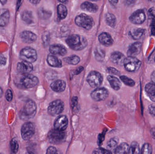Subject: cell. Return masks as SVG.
Instances as JSON below:
<instances>
[{
  "mask_svg": "<svg viewBox=\"0 0 155 154\" xmlns=\"http://www.w3.org/2000/svg\"><path fill=\"white\" fill-rule=\"evenodd\" d=\"M66 42L69 47L75 51L83 49L87 44L86 39L78 34H72L69 36L66 39Z\"/></svg>",
  "mask_w": 155,
  "mask_h": 154,
  "instance_id": "1",
  "label": "cell"
},
{
  "mask_svg": "<svg viewBox=\"0 0 155 154\" xmlns=\"http://www.w3.org/2000/svg\"><path fill=\"white\" fill-rule=\"evenodd\" d=\"M99 42L105 46H110L114 42L111 35L107 33H102L98 36Z\"/></svg>",
  "mask_w": 155,
  "mask_h": 154,
  "instance_id": "21",
  "label": "cell"
},
{
  "mask_svg": "<svg viewBox=\"0 0 155 154\" xmlns=\"http://www.w3.org/2000/svg\"><path fill=\"white\" fill-rule=\"evenodd\" d=\"M22 19L28 24H31L33 22L32 14L30 11H25L22 14Z\"/></svg>",
  "mask_w": 155,
  "mask_h": 154,
  "instance_id": "30",
  "label": "cell"
},
{
  "mask_svg": "<svg viewBox=\"0 0 155 154\" xmlns=\"http://www.w3.org/2000/svg\"><path fill=\"white\" fill-rule=\"evenodd\" d=\"M130 21L136 24L143 23L146 20V15L144 11L138 10L132 14L129 18Z\"/></svg>",
  "mask_w": 155,
  "mask_h": 154,
  "instance_id": "12",
  "label": "cell"
},
{
  "mask_svg": "<svg viewBox=\"0 0 155 154\" xmlns=\"http://www.w3.org/2000/svg\"><path fill=\"white\" fill-rule=\"evenodd\" d=\"M6 62V59L5 57L0 54V66L5 65Z\"/></svg>",
  "mask_w": 155,
  "mask_h": 154,
  "instance_id": "47",
  "label": "cell"
},
{
  "mask_svg": "<svg viewBox=\"0 0 155 154\" xmlns=\"http://www.w3.org/2000/svg\"><path fill=\"white\" fill-rule=\"evenodd\" d=\"M145 30L141 28H135L131 30L130 34L131 37L135 40L139 39L143 36Z\"/></svg>",
  "mask_w": 155,
  "mask_h": 154,
  "instance_id": "27",
  "label": "cell"
},
{
  "mask_svg": "<svg viewBox=\"0 0 155 154\" xmlns=\"http://www.w3.org/2000/svg\"><path fill=\"white\" fill-rule=\"evenodd\" d=\"M87 80L90 86L93 88H97L102 84L103 77L99 72L97 71H92L87 76Z\"/></svg>",
  "mask_w": 155,
  "mask_h": 154,
  "instance_id": "9",
  "label": "cell"
},
{
  "mask_svg": "<svg viewBox=\"0 0 155 154\" xmlns=\"http://www.w3.org/2000/svg\"><path fill=\"white\" fill-rule=\"evenodd\" d=\"M20 58L23 61L33 63L37 59V53L35 50L30 47H26L21 50Z\"/></svg>",
  "mask_w": 155,
  "mask_h": 154,
  "instance_id": "6",
  "label": "cell"
},
{
  "mask_svg": "<svg viewBox=\"0 0 155 154\" xmlns=\"http://www.w3.org/2000/svg\"><path fill=\"white\" fill-rule=\"evenodd\" d=\"M17 71L21 74L26 75L29 74L32 71L33 67L31 62L23 61L17 64Z\"/></svg>",
  "mask_w": 155,
  "mask_h": 154,
  "instance_id": "13",
  "label": "cell"
},
{
  "mask_svg": "<svg viewBox=\"0 0 155 154\" xmlns=\"http://www.w3.org/2000/svg\"><path fill=\"white\" fill-rule=\"evenodd\" d=\"M81 8L84 11L90 12H96L98 10V6L94 4L85 2L81 5Z\"/></svg>",
  "mask_w": 155,
  "mask_h": 154,
  "instance_id": "23",
  "label": "cell"
},
{
  "mask_svg": "<svg viewBox=\"0 0 155 154\" xmlns=\"http://www.w3.org/2000/svg\"><path fill=\"white\" fill-rule=\"evenodd\" d=\"M58 1L62 3H65L68 0H58Z\"/></svg>",
  "mask_w": 155,
  "mask_h": 154,
  "instance_id": "56",
  "label": "cell"
},
{
  "mask_svg": "<svg viewBox=\"0 0 155 154\" xmlns=\"http://www.w3.org/2000/svg\"><path fill=\"white\" fill-rule=\"evenodd\" d=\"M84 70V68L82 67H80L77 69V70L76 71V74H79L82 71Z\"/></svg>",
  "mask_w": 155,
  "mask_h": 154,
  "instance_id": "52",
  "label": "cell"
},
{
  "mask_svg": "<svg viewBox=\"0 0 155 154\" xmlns=\"http://www.w3.org/2000/svg\"><path fill=\"white\" fill-rule=\"evenodd\" d=\"M108 1L111 4L114 5H116L118 2V0H108Z\"/></svg>",
  "mask_w": 155,
  "mask_h": 154,
  "instance_id": "51",
  "label": "cell"
},
{
  "mask_svg": "<svg viewBox=\"0 0 155 154\" xmlns=\"http://www.w3.org/2000/svg\"><path fill=\"white\" fill-rule=\"evenodd\" d=\"M142 43L140 42H136L133 43L129 47L127 52V54L129 57H135L139 54L141 50Z\"/></svg>",
  "mask_w": 155,
  "mask_h": 154,
  "instance_id": "17",
  "label": "cell"
},
{
  "mask_svg": "<svg viewBox=\"0 0 155 154\" xmlns=\"http://www.w3.org/2000/svg\"><path fill=\"white\" fill-rule=\"evenodd\" d=\"M137 0H124V2L126 5L129 7H132L134 5Z\"/></svg>",
  "mask_w": 155,
  "mask_h": 154,
  "instance_id": "44",
  "label": "cell"
},
{
  "mask_svg": "<svg viewBox=\"0 0 155 154\" xmlns=\"http://www.w3.org/2000/svg\"><path fill=\"white\" fill-rule=\"evenodd\" d=\"M47 61L48 64L53 68H61L62 66L61 61L54 56L53 54L48 55Z\"/></svg>",
  "mask_w": 155,
  "mask_h": 154,
  "instance_id": "22",
  "label": "cell"
},
{
  "mask_svg": "<svg viewBox=\"0 0 155 154\" xmlns=\"http://www.w3.org/2000/svg\"><path fill=\"white\" fill-rule=\"evenodd\" d=\"M57 13L59 19L61 20L65 19L68 14L66 6L64 5H59L57 7Z\"/></svg>",
  "mask_w": 155,
  "mask_h": 154,
  "instance_id": "28",
  "label": "cell"
},
{
  "mask_svg": "<svg viewBox=\"0 0 155 154\" xmlns=\"http://www.w3.org/2000/svg\"><path fill=\"white\" fill-rule=\"evenodd\" d=\"M5 98L8 101H11L13 98L12 92L11 90L8 89L5 93Z\"/></svg>",
  "mask_w": 155,
  "mask_h": 154,
  "instance_id": "41",
  "label": "cell"
},
{
  "mask_svg": "<svg viewBox=\"0 0 155 154\" xmlns=\"http://www.w3.org/2000/svg\"><path fill=\"white\" fill-rule=\"evenodd\" d=\"M93 154H111L112 152L110 151L105 150L102 148H98L96 149L94 152Z\"/></svg>",
  "mask_w": 155,
  "mask_h": 154,
  "instance_id": "40",
  "label": "cell"
},
{
  "mask_svg": "<svg viewBox=\"0 0 155 154\" xmlns=\"http://www.w3.org/2000/svg\"><path fill=\"white\" fill-rule=\"evenodd\" d=\"M35 133V127L31 122L25 123L21 128V135L24 140H29L33 136Z\"/></svg>",
  "mask_w": 155,
  "mask_h": 154,
  "instance_id": "10",
  "label": "cell"
},
{
  "mask_svg": "<svg viewBox=\"0 0 155 154\" xmlns=\"http://www.w3.org/2000/svg\"><path fill=\"white\" fill-rule=\"evenodd\" d=\"M49 142L54 145H58L63 143L66 138V134L64 131L58 129H52L48 133Z\"/></svg>",
  "mask_w": 155,
  "mask_h": 154,
  "instance_id": "3",
  "label": "cell"
},
{
  "mask_svg": "<svg viewBox=\"0 0 155 154\" xmlns=\"http://www.w3.org/2000/svg\"><path fill=\"white\" fill-rule=\"evenodd\" d=\"M150 19L151 20V32H152V33L153 34H155V16L154 17H150Z\"/></svg>",
  "mask_w": 155,
  "mask_h": 154,
  "instance_id": "42",
  "label": "cell"
},
{
  "mask_svg": "<svg viewBox=\"0 0 155 154\" xmlns=\"http://www.w3.org/2000/svg\"><path fill=\"white\" fill-rule=\"evenodd\" d=\"M149 111L151 115L155 116V104L150 105L149 107Z\"/></svg>",
  "mask_w": 155,
  "mask_h": 154,
  "instance_id": "46",
  "label": "cell"
},
{
  "mask_svg": "<svg viewBox=\"0 0 155 154\" xmlns=\"http://www.w3.org/2000/svg\"><path fill=\"white\" fill-rule=\"evenodd\" d=\"M129 147L126 143H123L116 148L115 153L124 154L129 153Z\"/></svg>",
  "mask_w": 155,
  "mask_h": 154,
  "instance_id": "26",
  "label": "cell"
},
{
  "mask_svg": "<svg viewBox=\"0 0 155 154\" xmlns=\"http://www.w3.org/2000/svg\"><path fill=\"white\" fill-rule=\"evenodd\" d=\"M120 79L127 86H134L135 83L134 81L132 79L126 77V76H122L120 77Z\"/></svg>",
  "mask_w": 155,
  "mask_h": 154,
  "instance_id": "34",
  "label": "cell"
},
{
  "mask_svg": "<svg viewBox=\"0 0 155 154\" xmlns=\"http://www.w3.org/2000/svg\"><path fill=\"white\" fill-rule=\"evenodd\" d=\"M64 61L68 64L76 65L80 62V58L76 55H73L71 57L64 58Z\"/></svg>",
  "mask_w": 155,
  "mask_h": 154,
  "instance_id": "31",
  "label": "cell"
},
{
  "mask_svg": "<svg viewBox=\"0 0 155 154\" xmlns=\"http://www.w3.org/2000/svg\"><path fill=\"white\" fill-rule=\"evenodd\" d=\"M71 107L74 111H76L78 108V100L77 97L73 98L71 101Z\"/></svg>",
  "mask_w": 155,
  "mask_h": 154,
  "instance_id": "39",
  "label": "cell"
},
{
  "mask_svg": "<svg viewBox=\"0 0 155 154\" xmlns=\"http://www.w3.org/2000/svg\"><path fill=\"white\" fill-rule=\"evenodd\" d=\"M10 12L6 9H0V27H5L9 23Z\"/></svg>",
  "mask_w": 155,
  "mask_h": 154,
  "instance_id": "18",
  "label": "cell"
},
{
  "mask_svg": "<svg viewBox=\"0 0 155 154\" xmlns=\"http://www.w3.org/2000/svg\"><path fill=\"white\" fill-rule=\"evenodd\" d=\"M151 80L153 81V83L155 84V71L152 73L151 75Z\"/></svg>",
  "mask_w": 155,
  "mask_h": 154,
  "instance_id": "49",
  "label": "cell"
},
{
  "mask_svg": "<svg viewBox=\"0 0 155 154\" xmlns=\"http://www.w3.org/2000/svg\"><path fill=\"white\" fill-rule=\"evenodd\" d=\"M151 133H152V136L155 138V128L152 129Z\"/></svg>",
  "mask_w": 155,
  "mask_h": 154,
  "instance_id": "54",
  "label": "cell"
},
{
  "mask_svg": "<svg viewBox=\"0 0 155 154\" xmlns=\"http://www.w3.org/2000/svg\"><path fill=\"white\" fill-rule=\"evenodd\" d=\"M37 107L35 102L32 100L26 101L20 112V117L24 120H28L35 116Z\"/></svg>",
  "mask_w": 155,
  "mask_h": 154,
  "instance_id": "2",
  "label": "cell"
},
{
  "mask_svg": "<svg viewBox=\"0 0 155 154\" xmlns=\"http://www.w3.org/2000/svg\"><path fill=\"white\" fill-rule=\"evenodd\" d=\"M22 40L25 43H31L34 42L37 39V36L30 31H24L20 34Z\"/></svg>",
  "mask_w": 155,
  "mask_h": 154,
  "instance_id": "15",
  "label": "cell"
},
{
  "mask_svg": "<svg viewBox=\"0 0 155 154\" xmlns=\"http://www.w3.org/2000/svg\"><path fill=\"white\" fill-rule=\"evenodd\" d=\"M145 90L150 99L155 102V84L149 83L147 84Z\"/></svg>",
  "mask_w": 155,
  "mask_h": 154,
  "instance_id": "25",
  "label": "cell"
},
{
  "mask_svg": "<svg viewBox=\"0 0 155 154\" xmlns=\"http://www.w3.org/2000/svg\"><path fill=\"white\" fill-rule=\"evenodd\" d=\"M64 106V103L62 100L60 99L54 100L48 106V114L52 116L58 115L62 113Z\"/></svg>",
  "mask_w": 155,
  "mask_h": 154,
  "instance_id": "7",
  "label": "cell"
},
{
  "mask_svg": "<svg viewBox=\"0 0 155 154\" xmlns=\"http://www.w3.org/2000/svg\"><path fill=\"white\" fill-rule=\"evenodd\" d=\"M50 51L54 55L63 56L66 55L67 50L65 47L60 44H53L50 47Z\"/></svg>",
  "mask_w": 155,
  "mask_h": 154,
  "instance_id": "16",
  "label": "cell"
},
{
  "mask_svg": "<svg viewBox=\"0 0 155 154\" xmlns=\"http://www.w3.org/2000/svg\"><path fill=\"white\" fill-rule=\"evenodd\" d=\"M105 19L107 24L111 27H114L116 25V18L115 16L113 14L108 13L106 14L105 16Z\"/></svg>",
  "mask_w": 155,
  "mask_h": 154,
  "instance_id": "29",
  "label": "cell"
},
{
  "mask_svg": "<svg viewBox=\"0 0 155 154\" xmlns=\"http://www.w3.org/2000/svg\"><path fill=\"white\" fill-rule=\"evenodd\" d=\"M10 148L12 153L15 154L17 152L19 149V144L18 142L15 139H12L10 143Z\"/></svg>",
  "mask_w": 155,
  "mask_h": 154,
  "instance_id": "35",
  "label": "cell"
},
{
  "mask_svg": "<svg viewBox=\"0 0 155 154\" xmlns=\"http://www.w3.org/2000/svg\"><path fill=\"white\" fill-rule=\"evenodd\" d=\"M39 14L42 19H48L51 16V13L48 11L44 10L43 9H41L39 11Z\"/></svg>",
  "mask_w": 155,
  "mask_h": 154,
  "instance_id": "37",
  "label": "cell"
},
{
  "mask_svg": "<svg viewBox=\"0 0 155 154\" xmlns=\"http://www.w3.org/2000/svg\"></svg>",
  "mask_w": 155,
  "mask_h": 154,
  "instance_id": "58",
  "label": "cell"
},
{
  "mask_svg": "<svg viewBox=\"0 0 155 154\" xmlns=\"http://www.w3.org/2000/svg\"><path fill=\"white\" fill-rule=\"evenodd\" d=\"M21 79V86L24 89H30L35 86L39 83V80L35 76L31 74H26Z\"/></svg>",
  "mask_w": 155,
  "mask_h": 154,
  "instance_id": "8",
  "label": "cell"
},
{
  "mask_svg": "<svg viewBox=\"0 0 155 154\" xmlns=\"http://www.w3.org/2000/svg\"><path fill=\"white\" fill-rule=\"evenodd\" d=\"M126 58L124 55L119 52H115L111 54L110 59L112 62L118 65H124Z\"/></svg>",
  "mask_w": 155,
  "mask_h": 154,
  "instance_id": "20",
  "label": "cell"
},
{
  "mask_svg": "<svg viewBox=\"0 0 155 154\" xmlns=\"http://www.w3.org/2000/svg\"><path fill=\"white\" fill-rule=\"evenodd\" d=\"M107 71L108 73L114 74V75H118L120 73L118 70L114 68H112V67H109V68H107Z\"/></svg>",
  "mask_w": 155,
  "mask_h": 154,
  "instance_id": "43",
  "label": "cell"
},
{
  "mask_svg": "<svg viewBox=\"0 0 155 154\" xmlns=\"http://www.w3.org/2000/svg\"><path fill=\"white\" fill-rule=\"evenodd\" d=\"M152 153V147L149 143H146L143 146L140 153L143 154H151Z\"/></svg>",
  "mask_w": 155,
  "mask_h": 154,
  "instance_id": "36",
  "label": "cell"
},
{
  "mask_svg": "<svg viewBox=\"0 0 155 154\" xmlns=\"http://www.w3.org/2000/svg\"><path fill=\"white\" fill-rule=\"evenodd\" d=\"M91 1H100V0H91Z\"/></svg>",
  "mask_w": 155,
  "mask_h": 154,
  "instance_id": "57",
  "label": "cell"
},
{
  "mask_svg": "<svg viewBox=\"0 0 155 154\" xmlns=\"http://www.w3.org/2000/svg\"><path fill=\"white\" fill-rule=\"evenodd\" d=\"M118 140L117 137H114L109 140L107 143V147L110 149L116 148L118 143Z\"/></svg>",
  "mask_w": 155,
  "mask_h": 154,
  "instance_id": "38",
  "label": "cell"
},
{
  "mask_svg": "<svg viewBox=\"0 0 155 154\" xmlns=\"http://www.w3.org/2000/svg\"><path fill=\"white\" fill-rule=\"evenodd\" d=\"M66 85L65 81L61 80H58L52 82L51 84V87L53 91L60 93L65 90Z\"/></svg>",
  "mask_w": 155,
  "mask_h": 154,
  "instance_id": "19",
  "label": "cell"
},
{
  "mask_svg": "<svg viewBox=\"0 0 155 154\" xmlns=\"http://www.w3.org/2000/svg\"><path fill=\"white\" fill-rule=\"evenodd\" d=\"M107 79L113 89L116 90L120 89L121 86V83L118 79L114 76L109 75L107 76Z\"/></svg>",
  "mask_w": 155,
  "mask_h": 154,
  "instance_id": "24",
  "label": "cell"
},
{
  "mask_svg": "<svg viewBox=\"0 0 155 154\" xmlns=\"http://www.w3.org/2000/svg\"><path fill=\"white\" fill-rule=\"evenodd\" d=\"M41 0H29L30 2L33 4L37 5L40 3Z\"/></svg>",
  "mask_w": 155,
  "mask_h": 154,
  "instance_id": "50",
  "label": "cell"
},
{
  "mask_svg": "<svg viewBox=\"0 0 155 154\" xmlns=\"http://www.w3.org/2000/svg\"><path fill=\"white\" fill-rule=\"evenodd\" d=\"M91 96L95 101H103L108 97V91L105 88L97 87L92 91Z\"/></svg>",
  "mask_w": 155,
  "mask_h": 154,
  "instance_id": "11",
  "label": "cell"
},
{
  "mask_svg": "<svg viewBox=\"0 0 155 154\" xmlns=\"http://www.w3.org/2000/svg\"><path fill=\"white\" fill-rule=\"evenodd\" d=\"M3 95V90H2V89L0 87V98L2 97V96Z\"/></svg>",
  "mask_w": 155,
  "mask_h": 154,
  "instance_id": "55",
  "label": "cell"
},
{
  "mask_svg": "<svg viewBox=\"0 0 155 154\" xmlns=\"http://www.w3.org/2000/svg\"><path fill=\"white\" fill-rule=\"evenodd\" d=\"M7 1V0H0V2H1L3 5H4L6 4Z\"/></svg>",
  "mask_w": 155,
  "mask_h": 154,
  "instance_id": "53",
  "label": "cell"
},
{
  "mask_svg": "<svg viewBox=\"0 0 155 154\" xmlns=\"http://www.w3.org/2000/svg\"><path fill=\"white\" fill-rule=\"evenodd\" d=\"M68 125V119L65 115L59 117L54 123V127L55 129L61 131H64L67 128Z\"/></svg>",
  "mask_w": 155,
  "mask_h": 154,
  "instance_id": "14",
  "label": "cell"
},
{
  "mask_svg": "<svg viewBox=\"0 0 155 154\" xmlns=\"http://www.w3.org/2000/svg\"><path fill=\"white\" fill-rule=\"evenodd\" d=\"M94 55L97 60L102 61L104 59L105 52L100 48H96L95 50Z\"/></svg>",
  "mask_w": 155,
  "mask_h": 154,
  "instance_id": "32",
  "label": "cell"
},
{
  "mask_svg": "<svg viewBox=\"0 0 155 154\" xmlns=\"http://www.w3.org/2000/svg\"><path fill=\"white\" fill-rule=\"evenodd\" d=\"M46 153L48 154H55L57 153V150L55 147L50 146L48 148Z\"/></svg>",
  "mask_w": 155,
  "mask_h": 154,
  "instance_id": "45",
  "label": "cell"
},
{
  "mask_svg": "<svg viewBox=\"0 0 155 154\" xmlns=\"http://www.w3.org/2000/svg\"><path fill=\"white\" fill-rule=\"evenodd\" d=\"M141 61L136 57H129L126 58L124 61L125 68L129 72L137 71L141 67Z\"/></svg>",
  "mask_w": 155,
  "mask_h": 154,
  "instance_id": "5",
  "label": "cell"
},
{
  "mask_svg": "<svg viewBox=\"0 0 155 154\" xmlns=\"http://www.w3.org/2000/svg\"><path fill=\"white\" fill-rule=\"evenodd\" d=\"M129 153L136 154L140 153V147L137 143L134 142L132 143L131 146L129 147Z\"/></svg>",
  "mask_w": 155,
  "mask_h": 154,
  "instance_id": "33",
  "label": "cell"
},
{
  "mask_svg": "<svg viewBox=\"0 0 155 154\" xmlns=\"http://www.w3.org/2000/svg\"><path fill=\"white\" fill-rule=\"evenodd\" d=\"M76 25L87 30L92 29L94 25L93 18L85 14H81L78 15L75 19Z\"/></svg>",
  "mask_w": 155,
  "mask_h": 154,
  "instance_id": "4",
  "label": "cell"
},
{
  "mask_svg": "<svg viewBox=\"0 0 155 154\" xmlns=\"http://www.w3.org/2000/svg\"><path fill=\"white\" fill-rule=\"evenodd\" d=\"M148 14L149 17H153L155 16V9L153 7L149 9L148 12Z\"/></svg>",
  "mask_w": 155,
  "mask_h": 154,
  "instance_id": "48",
  "label": "cell"
}]
</instances>
